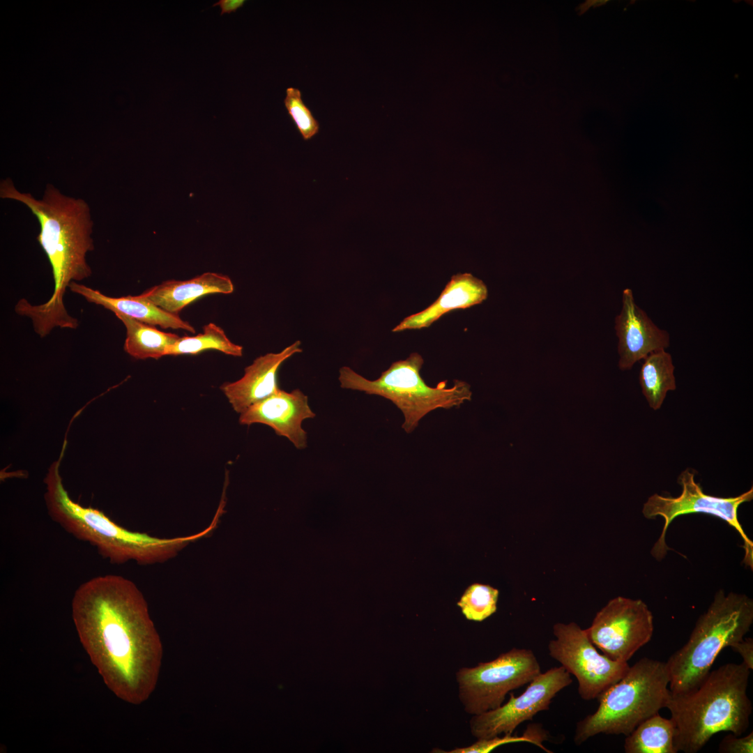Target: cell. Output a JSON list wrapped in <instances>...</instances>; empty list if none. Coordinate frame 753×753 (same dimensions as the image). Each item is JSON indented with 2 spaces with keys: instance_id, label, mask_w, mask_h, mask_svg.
Here are the masks:
<instances>
[{
  "instance_id": "18",
  "label": "cell",
  "mask_w": 753,
  "mask_h": 753,
  "mask_svg": "<svg viewBox=\"0 0 753 753\" xmlns=\"http://www.w3.org/2000/svg\"><path fill=\"white\" fill-rule=\"evenodd\" d=\"M70 291L84 297L87 301L101 305L114 314L121 313L140 322L162 328L182 329L192 333L194 327L178 314L168 312L139 295L119 298L107 296L100 291L77 282L70 283Z\"/></svg>"
},
{
  "instance_id": "24",
  "label": "cell",
  "mask_w": 753,
  "mask_h": 753,
  "mask_svg": "<svg viewBox=\"0 0 753 753\" xmlns=\"http://www.w3.org/2000/svg\"><path fill=\"white\" fill-rule=\"evenodd\" d=\"M549 740L548 732L542 728L541 724H530L522 736H512V733L504 734L503 737L495 736L491 738L478 739L470 746L459 747L447 753H487L502 745L517 743L528 742L540 747L547 752L550 751L542 745L543 741Z\"/></svg>"
},
{
  "instance_id": "21",
  "label": "cell",
  "mask_w": 753,
  "mask_h": 753,
  "mask_svg": "<svg viewBox=\"0 0 753 753\" xmlns=\"http://www.w3.org/2000/svg\"><path fill=\"white\" fill-rule=\"evenodd\" d=\"M675 726L671 718L658 713L641 722L626 736V753H676L674 743Z\"/></svg>"
},
{
  "instance_id": "20",
  "label": "cell",
  "mask_w": 753,
  "mask_h": 753,
  "mask_svg": "<svg viewBox=\"0 0 753 753\" xmlns=\"http://www.w3.org/2000/svg\"><path fill=\"white\" fill-rule=\"evenodd\" d=\"M639 383L648 405L659 409L669 390L676 388L672 357L665 349L650 353L644 359Z\"/></svg>"
},
{
  "instance_id": "6",
  "label": "cell",
  "mask_w": 753,
  "mask_h": 753,
  "mask_svg": "<svg viewBox=\"0 0 753 753\" xmlns=\"http://www.w3.org/2000/svg\"><path fill=\"white\" fill-rule=\"evenodd\" d=\"M666 662L643 657L598 697L597 710L576 724L579 745L598 734L629 735L641 722L665 708L671 692Z\"/></svg>"
},
{
  "instance_id": "1",
  "label": "cell",
  "mask_w": 753,
  "mask_h": 753,
  "mask_svg": "<svg viewBox=\"0 0 753 753\" xmlns=\"http://www.w3.org/2000/svg\"><path fill=\"white\" fill-rule=\"evenodd\" d=\"M79 640L107 687L131 703L153 689L158 667V637L135 584L106 575L82 584L72 600Z\"/></svg>"
},
{
  "instance_id": "5",
  "label": "cell",
  "mask_w": 753,
  "mask_h": 753,
  "mask_svg": "<svg viewBox=\"0 0 753 753\" xmlns=\"http://www.w3.org/2000/svg\"><path fill=\"white\" fill-rule=\"evenodd\" d=\"M753 623V600L742 593L719 590L697 621L687 641L666 662L671 694L695 690L719 653L742 640Z\"/></svg>"
},
{
  "instance_id": "9",
  "label": "cell",
  "mask_w": 753,
  "mask_h": 753,
  "mask_svg": "<svg viewBox=\"0 0 753 753\" xmlns=\"http://www.w3.org/2000/svg\"><path fill=\"white\" fill-rule=\"evenodd\" d=\"M540 673L532 650L514 648L489 662L461 668L456 673L459 697L466 713L481 714L501 706L510 691Z\"/></svg>"
},
{
  "instance_id": "16",
  "label": "cell",
  "mask_w": 753,
  "mask_h": 753,
  "mask_svg": "<svg viewBox=\"0 0 753 753\" xmlns=\"http://www.w3.org/2000/svg\"><path fill=\"white\" fill-rule=\"evenodd\" d=\"M487 288L480 279L469 273L452 275L439 298L427 308L405 317L393 330L400 332L431 326L443 314L481 303L487 298Z\"/></svg>"
},
{
  "instance_id": "12",
  "label": "cell",
  "mask_w": 753,
  "mask_h": 753,
  "mask_svg": "<svg viewBox=\"0 0 753 753\" xmlns=\"http://www.w3.org/2000/svg\"><path fill=\"white\" fill-rule=\"evenodd\" d=\"M572 683L570 674L562 666L541 672L519 696L510 694L506 703L473 715L469 722L472 736L483 739L512 733L522 722L549 710L552 699Z\"/></svg>"
},
{
  "instance_id": "17",
  "label": "cell",
  "mask_w": 753,
  "mask_h": 753,
  "mask_svg": "<svg viewBox=\"0 0 753 753\" xmlns=\"http://www.w3.org/2000/svg\"><path fill=\"white\" fill-rule=\"evenodd\" d=\"M234 289L228 276L207 272L188 280L165 281L140 296L168 312L178 314L185 306L201 296L218 293L228 294Z\"/></svg>"
},
{
  "instance_id": "13",
  "label": "cell",
  "mask_w": 753,
  "mask_h": 753,
  "mask_svg": "<svg viewBox=\"0 0 753 753\" xmlns=\"http://www.w3.org/2000/svg\"><path fill=\"white\" fill-rule=\"evenodd\" d=\"M314 417L307 396L301 390L287 392L279 389L241 413L239 423L245 425L259 423L269 426L277 435L286 437L301 450L307 447V442L303 422Z\"/></svg>"
},
{
  "instance_id": "23",
  "label": "cell",
  "mask_w": 753,
  "mask_h": 753,
  "mask_svg": "<svg viewBox=\"0 0 753 753\" xmlns=\"http://www.w3.org/2000/svg\"><path fill=\"white\" fill-rule=\"evenodd\" d=\"M498 597V589L476 583L466 588L457 605L466 619L480 622L496 612Z\"/></svg>"
},
{
  "instance_id": "26",
  "label": "cell",
  "mask_w": 753,
  "mask_h": 753,
  "mask_svg": "<svg viewBox=\"0 0 753 753\" xmlns=\"http://www.w3.org/2000/svg\"><path fill=\"white\" fill-rule=\"evenodd\" d=\"M718 751L721 753H752L753 732L745 736L729 733L720 742Z\"/></svg>"
},
{
  "instance_id": "25",
  "label": "cell",
  "mask_w": 753,
  "mask_h": 753,
  "mask_svg": "<svg viewBox=\"0 0 753 753\" xmlns=\"http://www.w3.org/2000/svg\"><path fill=\"white\" fill-rule=\"evenodd\" d=\"M284 104L287 112L304 140L314 137L319 130V123L302 99L301 91L294 87L286 89Z\"/></svg>"
},
{
  "instance_id": "2",
  "label": "cell",
  "mask_w": 753,
  "mask_h": 753,
  "mask_svg": "<svg viewBox=\"0 0 753 753\" xmlns=\"http://www.w3.org/2000/svg\"><path fill=\"white\" fill-rule=\"evenodd\" d=\"M0 197L21 202L38 219L40 230L37 240L51 264L54 282V292L47 301L34 305L20 299L15 312L31 319L40 337L56 327L77 328L79 322L67 312L63 297L71 282L92 274L86 260L88 252L94 249L93 222L88 204L63 195L52 184H47L41 199H36L31 193L19 191L9 178L0 183Z\"/></svg>"
},
{
  "instance_id": "3",
  "label": "cell",
  "mask_w": 753,
  "mask_h": 753,
  "mask_svg": "<svg viewBox=\"0 0 753 753\" xmlns=\"http://www.w3.org/2000/svg\"><path fill=\"white\" fill-rule=\"evenodd\" d=\"M66 446L65 441L59 459L52 464L44 480L49 515L68 533L95 547L110 563L122 564L134 561L140 565H151L164 562L214 528L211 524L204 531L190 536L159 538L129 531L102 512L79 505L68 495L60 475V462Z\"/></svg>"
},
{
  "instance_id": "19",
  "label": "cell",
  "mask_w": 753,
  "mask_h": 753,
  "mask_svg": "<svg viewBox=\"0 0 753 753\" xmlns=\"http://www.w3.org/2000/svg\"><path fill=\"white\" fill-rule=\"evenodd\" d=\"M126 330L124 350L137 359H158L167 356L169 347L179 337L177 335L162 332L153 326L135 320L121 313H115Z\"/></svg>"
},
{
  "instance_id": "10",
  "label": "cell",
  "mask_w": 753,
  "mask_h": 753,
  "mask_svg": "<svg viewBox=\"0 0 753 753\" xmlns=\"http://www.w3.org/2000/svg\"><path fill=\"white\" fill-rule=\"evenodd\" d=\"M555 639L549 641L548 652L578 681V692L585 701L598 697L627 673L630 665L602 655L590 640L586 629L575 622L557 623L553 627Z\"/></svg>"
},
{
  "instance_id": "8",
  "label": "cell",
  "mask_w": 753,
  "mask_h": 753,
  "mask_svg": "<svg viewBox=\"0 0 753 753\" xmlns=\"http://www.w3.org/2000/svg\"><path fill=\"white\" fill-rule=\"evenodd\" d=\"M681 493L676 497L664 496L658 494L651 496L644 503L642 513L647 519L662 517L664 526L661 535L651 549V554L657 560H662L667 554L669 547L665 537L669 524L680 515L692 513H703L713 515L726 522L740 535L745 550L744 563L753 568V542L745 533L738 517L740 505L753 499V487L734 497L723 498L706 494L701 485L695 481L694 473L686 469L678 477Z\"/></svg>"
},
{
  "instance_id": "14",
  "label": "cell",
  "mask_w": 753,
  "mask_h": 753,
  "mask_svg": "<svg viewBox=\"0 0 753 753\" xmlns=\"http://www.w3.org/2000/svg\"><path fill=\"white\" fill-rule=\"evenodd\" d=\"M622 303L621 311L615 318V330L618 337V366L625 370L650 353L666 349L669 345V335L637 305L630 289L623 290Z\"/></svg>"
},
{
  "instance_id": "22",
  "label": "cell",
  "mask_w": 753,
  "mask_h": 753,
  "mask_svg": "<svg viewBox=\"0 0 753 753\" xmlns=\"http://www.w3.org/2000/svg\"><path fill=\"white\" fill-rule=\"evenodd\" d=\"M208 349H215L225 354L241 357L243 347L233 343L224 330L213 323L203 328V333L195 336L179 337L167 351V356L197 354Z\"/></svg>"
},
{
  "instance_id": "15",
  "label": "cell",
  "mask_w": 753,
  "mask_h": 753,
  "mask_svg": "<svg viewBox=\"0 0 753 753\" xmlns=\"http://www.w3.org/2000/svg\"><path fill=\"white\" fill-rule=\"evenodd\" d=\"M299 340L277 353H268L255 358L246 367L243 376L220 386L233 409L241 414L251 406L266 399L279 389L277 372L282 364L301 353Z\"/></svg>"
},
{
  "instance_id": "11",
  "label": "cell",
  "mask_w": 753,
  "mask_h": 753,
  "mask_svg": "<svg viewBox=\"0 0 753 753\" xmlns=\"http://www.w3.org/2000/svg\"><path fill=\"white\" fill-rule=\"evenodd\" d=\"M586 630L591 642L604 655L628 662L651 641L653 616L643 600L618 596L598 611Z\"/></svg>"
},
{
  "instance_id": "7",
  "label": "cell",
  "mask_w": 753,
  "mask_h": 753,
  "mask_svg": "<svg viewBox=\"0 0 753 753\" xmlns=\"http://www.w3.org/2000/svg\"><path fill=\"white\" fill-rule=\"evenodd\" d=\"M423 363V357L415 352L405 360L393 363L375 380H369L347 366L340 369L338 379L342 388L390 400L404 415L402 427L410 433L432 411L459 407L471 400V386L463 381L455 379L451 388L446 387L447 380L440 381L436 387L428 386L420 374Z\"/></svg>"
},
{
  "instance_id": "27",
  "label": "cell",
  "mask_w": 753,
  "mask_h": 753,
  "mask_svg": "<svg viewBox=\"0 0 753 753\" xmlns=\"http://www.w3.org/2000/svg\"><path fill=\"white\" fill-rule=\"evenodd\" d=\"M730 648L738 653L743 659V663L751 671L753 669V639L743 638L732 644Z\"/></svg>"
},
{
  "instance_id": "28",
  "label": "cell",
  "mask_w": 753,
  "mask_h": 753,
  "mask_svg": "<svg viewBox=\"0 0 753 753\" xmlns=\"http://www.w3.org/2000/svg\"><path fill=\"white\" fill-rule=\"evenodd\" d=\"M245 3V0H219L213 3L212 7L220 6L221 9L220 15H223L224 14L236 12Z\"/></svg>"
},
{
  "instance_id": "4",
  "label": "cell",
  "mask_w": 753,
  "mask_h": 753,
  "mask_svg": "<svg viewBox=\"0 0 753 753\" xmlns=\"http://www.w3.org/2000/svg\"><path fill=\"white\" fill-rule=\"evenodd\" d=\"M750 670L743 663H727L710 671L690 692L670 694L666 703L675 726L678 752L697 753L721 731L741 736L752 711L747 690Z\"/></svg>"
}]
</instances>
